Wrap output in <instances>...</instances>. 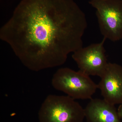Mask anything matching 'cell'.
<instances>
[{
  "label": "cell",
  "mask_w": 122,
  "mask_h": 122,
  "mask_svg": "<svg viewBox=\"0 0 122 122\" xmlns=\"http://www.w3.org/2000/svg\"><path fill=\"white\" fill-rule=\"evenodd\" d=\"M117 111L119 116L122 121V103L120 104V106L119 107Z\"/></svg>",
  "instance_id": "cell-8"
},
{
  "label": "cell",
  "mask_w": 122,
  "mask_h": 122,
  "mask_svg": "<svg viewBox=\"0 0 122 122\" xmlns=\"http://www.w3.org/2000/svg\"><path fill=\"white\" fill-rule=\"evenodd\" d=\"M86 15L73 0H22L0 30L29 69L59 66L68 55L83 47Z\"/></svg>",
  "instance_id": "cell-1"
},
{
  "label": "cell",
  "mask_w": 122,
  "mask_h": 122,
  "mask_svg": "<svg viewBox=\"0 0 122 122\" xmlns=\"http://www.w3.org/2000/svg\"><path fill=\"white\" fill-rule=\"evenodd\" d=\"M52 85L74 99H91L98 88L89 76L68 68L57 71L53 76Z\"/></svg>",
  "instance_id": "cell-3"
},
{
  "label": "cell",
  "mask_w": 122,
  "mask_h": 122,
  "mask_svg": "<svg viewBox=\"0 0 122 122\" xmlns=\"http://www.w3.org/2000/svg\"><path fill=\"white\" fill-rule=\"evenodd\" d=\"M96 10L99 26L103 38L112 41L122 38V0H90Z\"/></svg>",
  "instance_id": "cell-4"
},
{
  "label": "cell",
  "mask_w": 122,
  "mask_h": 122,
  "mask_svg": "<svg viewBox=\"0 0 122 122\" xmlns=\"http://www.w3.org/2000/svg\"><path fill=\"white\" fill-rule=\"evenodd\" d=\"M98 88L104 100L115 105L122 103V67L109 62L100 77Z\"/></svg>",
  "instance_id": "cell-6"
},
{
  "label": "cell",
  "mask_w": 122,
  "mask_h": 122,
  "mask_svg": "<svg viewBox=\"0 0 122 122\" xmlns=\"http://www.w3.org/2000/svg\"><path fill=\"white\" fill-rule=\"evenodd\" d=\"M84 109L88 122H122L115 105L103 99H91Z\"/></svg>",
  "instance_id": "cell-7"
},
{
  "label": "cell",
  "mask_w": 122,
  "mask_h": 122,
  "mask_svg": "<svg viewBox=\"0 0 122 122\" xmlns=\"http://www.w3.org/2000/svg\"><path fill=\"white\" fill-rule=\"evenodd\" d=\"M85 109L68 96L50 95L38 112L39 122H83Z\"/></svg>",
  "instance_id": "cell-2"
},
{
  "label": "cell",
  "mask_w": 122,
  "mask_h": 122,
  "mask_svg": "<svg viewBox=\"0 0 122 122\" xmlns=\"http://www.w3.org/2000/svg\"><path fill=\"white\" fill-rule=\"evenodd\" d=\"M106 38L100 42L82 47L72 55L79 71L88 76H102L109 62L105 54L104 44Z\"/></svg>",
  "instance_id": "cell-5"
}]
</instances>
